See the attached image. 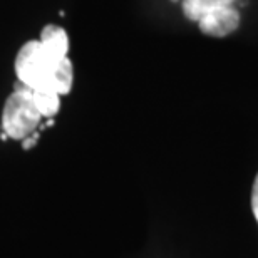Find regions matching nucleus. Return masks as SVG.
I'll use <instances>...</instances> for the list:
<instances>
[{
	"label": "nucleus",
	"instance_id": "obj_1",
	"mask_svg": "<svg viewBox=\"0 0 258 258\" xmlns=\"http://www.w3.org/2000/svg\"><path fill=\"white\" fill-rule=\"evenodd\" d=\"M14 67L19 82L32 91L54 92L62 97L74 84L72 60L49 52L40 40H27L17 52Z\"/></svg>",
	"mask_w": 258,
	"mask_h": 258
},
{
	"label": "nucleus",
	"instance_id": "obj_2",
	"mask_svg": "<svg viewBox=\"0 0 258 258\" xmlns=\"http://www.w3.org/2000/svg\"><path fill=\"white\" fill-rule=\"evenodd\" d=\"M44 116L35 106L34 92L30 87L17 82L12 94L7 97L2 111V129L10 139L24 141L37 131Z\"/></svg>",
	"mask_w": 258,
	"mask_h": 258
},
{
	"label": "nucleus",
	"instance_id": "obj_3",
	"mask_svg": "<svg viewBox=\"0 0 258 258\" xmlns=\"http://www.w3.org/2000/svg\"><path fill=\"white\" fill-rule=\"evenodd\" d=\"M240 12L233 5H223V7H215L208 10L201 20L198 27L201 34L208 35L213 39H223L235 34L240 27Z\"/></svg>",
	"mask_w": 258,
	"mask_h": 258
},
{
	"label": "nucleus",
	"instance_id": "obj_4",
	"mask_svg": "<svg viewBox=\"0 0 258 258\" xmlns=\"http://www.w3.org/2000/svg\"><path fill=\"white\" fill-rule=\"evenodd\" d=\"M40 42L49 52H52L54 55L57 57H69V35L67 32L59 27V25H54V24H49L45 25L40 32Z\"/></svg>",
	"mask_w": 258,
	"mask_h": 258
},
{
	"label": "nucleus",
	"instance_id": "obj_5",
	"mask_svg": "<svg viewBox=\"0 0 258 258\" xmlns=\"http://www.w3.org/2000/svg\"><path fill=\"white\" fill-rule=\"evenodd\" d=\"M32 92H34L35 106L39 107L40 114L47 117V119H52L60 109V96L54 94V92H44V91H32Z\"/></svg>",
	"mask_w": 258,
	"mask_h": 258
},
{
	"label": "nucleus",
	"instance_id": "obj_6",
	"mask_svg": "<svg viewBox=\"0 0 258 258\" xmlns=\"http://www.w3.org/2000/svg\"><path fill=\"white\" fill-rule=\"evenodd\" d=\"M196 4H200V7L205 10V14L208 10L215 7H223V5H233L235 0H195Z\"/></svg>",
	"mask_w": 258,
	"mask_h": 258
},
{
	"label": "nucleus",
	"instance_id": "obj_7",
	"mask_svg": "<svg viewBox=\"0 0 258 258\" xmlns=\"http://www.w3.org/2000/svg\"><path fill=\"white\" fill-rule=\"evenodd\" d=\"M250 201H251V211H253V216H255V220H256V223H258V173H256V176L253 179Z\"/></svg>",
	"mask_w": 258,
	"mask_h": 258
},
{
	"label": "nucleus",
	"instance_id": "obj_8",
	"mask_svg": "<svg viewBox=\"0 0 258 258\" xmlns=\"http://www.w3.org/2000/svg\"><path fill=\"white\" fill-rule=\"evenodd\" d=\"M37 139H39V134H37V133H34V134H30V136H27V138H25L24 141H22L24 149H30L35 143H37Z\"/></svg>",
	"mask_w": 258,
	"mask_h": 258
}]
</instances>
